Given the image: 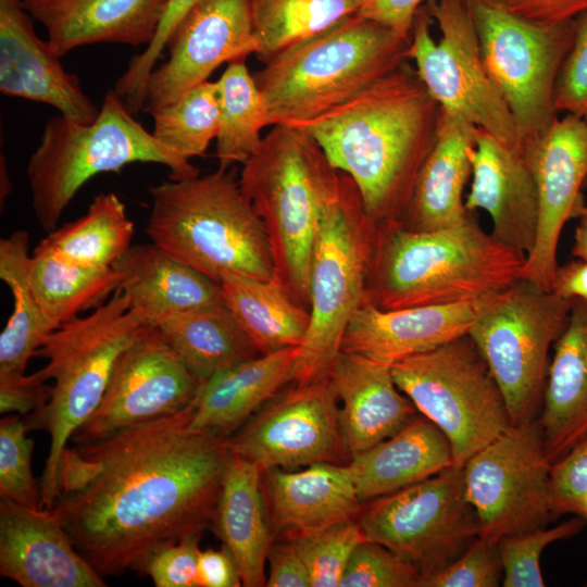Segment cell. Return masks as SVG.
Wrapping results in <instances>:
<instances>
[{"mask_svg": "<svg viewBox=\"0 0 587 587\" xmlns=\"http://www.w3.org/2000/svg\"><path fill=\"white\" fill-rule=\"evenodd\" d=\"M289 384L262 405L237 435L227 437L230 452L261 471L296 470L325 462L347 464L338 398L329 378Z\"/></svg>", "mask_w": 587, "mask_h": 587, "instance_id": "16", "label": "cell"}, {"mask_svg": "<svg viewBox=\"0 0 587 587\" xmlns=\"http://www.w3.org/2000/svg\"><path fill=\"white\" fill-rule=\"evenodd\" d=\"M286 539L292 542L303 560L311 587H340L349 560L364 536L357 519H351Z\"/></svg>", "mask_w": 587, "mask_h": 587, "instance_id": "41", "label": "cell"}, {"mask_svg": "<svg viewBox=\"0 0 587 587\" xmlns=\"http://www.w3.org/2000/svg\"><path fill=\"white\" fill-rule=\"evenodd\" d=\"M511 15L538 25L574 21L587 12V0H483Z\"/></svg>", "mask_w": 587, "mask_h": 587, "instance_id": "50", "label": "cell"}, {"mask_svg": "<svg viewBox=\"0 0 587 587\" xmlns=\"http://www.w3.org/2000/svg\"><path fill=\"white\" fill-rule=\"evenodd\" d=\"M298 351L289 347L260 354L202 383L192 400L190 427L229 437L288 384Z\"/></svg>", "mask_w": 587, "mask_h": 587, "instance_id": "30", "label": "cell"}, {"mask_svg": "<svg viewBox=\"0 0 587 587\" xmlns=\"http://www.w3.org/2000/svg\"><path fill=\"white\" fill-rule=\"evenodd\" d=\"M201 535L186 537L157 550L146 563L143 574L157 587H200L198 559Z\"/></svg>", "mask_w": 587, "mask_h": 587, "instance_id": "49", "label": "cell"}, {"mask_svg": "<svg viewBox=\"0 0 587 587\" xmlns=\"http://www.w3.org/2000/svg\"><path fill=\"white\" fill-rule=\"evenodd\" d=\"M0 91L49 104L82 124L91 123L100 110L48 41L36 35L23 0H0Z\"/></svg>", "mask_w": 587, "mask_h": 587, "instance_id": "23", "label": "cell"}, {"mask_svg": "<svg viewBox=\"0 0 587 587\" xmlns=\"http://www.w3.org/2000/svg\"><path fill=\"white\" fill-rule=\"evenodd\" d=\"M198 1L200 0H170L154 39L140 54L130 60L126 71L115 83L114 90L130 113L137 114L142 110L151 71L155 67L174 28Z\"/></svg>", "mask_w": 587, "mask_h": 587, "instance_id": "45", "label": "cell"}, {"mask_svg": "<svg viewBox=\"0 0 587 587\" xmlns=\"http://www.w3.org/2000/svg\"><path fill=\"white\" fill-rule=\"evenodd\" d=\"M550 460L536 420L511 425L463 466L465 496L475 511L479 536L500 538L547 526Z\"/></svg>", "mask_w": 587, "mask_h": 587, "instance_id": "15", "label": "cell"}, {"mask_svg": "<svg viewBox=\"0 0 587 587\" xmlns=\"http://www.w3.org/2000/svg\"><path fill=\"white\" fill-rule=\"evenodd\" d=\"M525 259L473 215L457 227L426 233L378 223L364 302L395 310L476 300L519 280Z\"/></svg>", "mask_w": 587, "mask_h": 587, "instance_id": "3", "label": "cell"}, {"mask_svg": "<svg viewBox=\"0 0 587 587\" xmlns=\"http://www.w3.org/2000/svg\"><path fill=\"white\" fill-rule=\"evenodd\" d=\"M579 216L587 217V203L584 205L583 210L580 211Z\"/></svg>", "mask_w": 587, "mask_h": 587, "instance_id": "57", "label": "cell"}, {"mask_svg": "<svg viewBox=\"0 0 587 587\" xmlns=\"http://www.w3.org/2000/svg\"><path fill=\"white\" fill-rule=\"evenodd\" d=\"M218 104L216 158L220 168L243 164L260 147L261 132L268 126L261 91L246 59L227 63L215 82Z\"/></svg>", "mask_w": 587, "mask_h": 587, "instance_id": "38", "label": "cell"}, {"mask_svg": "<svg viewBox=\"0 0 587 587\" xmlns=\"http://www.w3.org/2000/svg\"><path fill=\"white\" fill-rule=\"evenodd\" d=\"M426 0H363L358 13L410 40L414 15Z\"/></svg>", "mask_w": 587, "mask_h": 587, "instance_id": "53", "label": "cell"}, {"mask_svg": "<svg viewBox=\"0 0 587 587\" xmlns=\"http://www.w3.org/2000/svg\"><path fill=\"white\" fill-rule=\"evenodd\" d=\"M363 0H251L257 58L266 63L357 13Z\"/></svg>", "mask_w": 587, "mask_h": 587, "instance_id": "39", "label": "cell"}, {"mask_svg": "<svg viewBox=\"0 0 587 587\" xmlns=\"http://www.w3.org/2000/svg\"><path fill=\"white\" fill-rule=\"evenodd\" d=\"M29 278L41 309L54 328L79 316L82 311L105 302L121 284L113 266H77L38 246L30 258Z\"/></svg>", "mask_w": 587, "mask_h": 587, "instance_id": "37", "label": "cell"}, {"mask_svg": "<svg viewBox=\"0 0 587 587\" xmlns=\"http://www.w3.org/2000/svg\"><path fill=\"white\" fill-rule=\"evenodd\" d=\"M261 474L254 463L232 453L212 523L234 555L246 587L265 586L272 546Z\"/></svg>", "mask_w": 587, "mask_h": 587, "instance_id": "31", "label": "cell"}, {"mask_svg": "<svg viewBox=\"0 0 587 587\" xmlns=\"http://www.w3.org/2000/svg\"><path fill=\"white\" fill-rule=\"evenodd\" d=\"M410 40L358 12L277 54L253 77L268 126L314 118L403 62Z\"/></svg>", "mask_w": 587, "mask_h": 587, "instance_id": "6", "label": "cell"}, {"mask_svg": "<svg viewBox=\"0 0 587 587\" xmlns=\"http://www.w3.org/2000/svg\"><path fill=\"white\" fill-rule=\"evenodd\" d=\"M587 189V178L585 180V184H584V190Z\"/></svg>", "mask_w": 587, "mask_h": 587, "instance_id": "58", "label": "cell"}, {"mask_svg": "<svg viewBox=\"0 0 587 587\" xmlns=\"http://www.w3.org/2000/svg\"><path fill=\"white\" fill-rule=\"evenodd\" d=\"M587 499V434L562 458L552 462L550 471V505L552 517L576 515Z\"/></svg>", "mask_w": 587, "mask_h": 587, "instance_id": "48", "label": "cell"}, {"mask_svg": "<svg viewBox=\"0 0 587 587\" xmlns=\"http://www.w3.org/2000/svg\"><path fill=\"white\" fill-rule=\"evenodd\" d=\"M152 134L187 160L202 155L218 132L215 82H204L153 111Z\"/></svg>", "mask_w": 587, "mask_h": 587, "instance_id": "40", "label": "cell"}, {"mask_svg": "<svg viewBox=\"0 0 587 587\" xmlns=\"http://www.w3.org/2000/svg\"><path fill=\"white\" fill-rule=\"evenodd\" d=\"M377 223L346 174L338 199L326 211L315 239L310 273V325L289 383L328 378L347 327L364 303L365 282Z\"/></svg>", "mask_w": 587, "mask_h": 587, "instance_id": "9", "label": "cell"}, {"mask_svg": "<svg viewBox=\"0 0 587 587\" xmlns=\"http://www.w3.org/2000/svg\"><path fill=\"white\" fill-rule=\"evenodd\" d=\"M399 389L448 438L464 464L511 425L504 397L469 334L391 365Z\"/></svg>", "mask_w": 587, "mask_h": 587, "instance_id": "10", "label": "cell"}, {"mask_svg": "<svg viewBox=\"0 0 587 587\" xmlns=\"http://www.w3.org/2000/svg\"><path fill=\"white\" fill-rule=\"evenodd\" d=\"M261 480L272 532L285 538L357 519L362 507L348 463L274 467L262 471Z\"/></svg>", "mask_w": 587, "mask_h": 587, "instance_id": "25", "label": "cell"}, {"mask_svg": "<svg viewBox=\"0 0 587 587\" xmlns=\"http://www.w3.org/2000/svg\"><path fill=\"white\" fill-rule=\"evenodd\" d=\"M586 521L575 515L557 526H547L500 538L497 544L504 587H544L540 555L550 544L577 535Z\"/></svg>", "mask_w": 587, "mask_h": 587, "instance_id": "42", "label": "cell"}, {"mask_svg": "<svg viewBox=\"0 0 587 587\" xmlns=\"http://www.w3.org/2000/svg\"><path fill=\"white\" fill-rule=\"evenodd\" d=\"M522 152L538 191L539 226L521 278L550 291L559 265L561 232L570 220L578 218L586 204L587 120L572 114L558 116L544 133L525 142Z\"/></svg>", "mask_w": 587, "mask_h": 587, "instance_id": "18", "label": "cell"}, {"mask_svg": "<svg viewBox=\"0 0 587 587\" xmlns=\"http://www.w3.org/2000/svg\"><path fill=\"white\" fill-rule=\"evenodd\" d=\"M574 40L561 66L555 89L558 113L587 120V12L574 20Z\"/></svg>", "mask_w": 587, "mask_h": 587, "instance_id": "47", "label": "cell"}, {"mask_svg": "<svg viewBox=\"0 0 587 587\" xmlns=\"http://www.w3.org/2000/svg\"><path fill=\"white\" fill-rule=\"evenodd\" d=\"M586 586H587V584H586Z\"/></svg>", "mask_w": 587, "mask_h": 587, "instance_id": "59", "label": "cell"}, {"mask_svg": "<svg viewBox=\"0 0 587 587\" xmlns=\"http://www.w3.org/2000/svg\"><path fill=\"white\" fill-rule=\"evenodd\" d=\"M136 162L168 167L170 179L199 175L189 160L134 118L114 89L107 91L91 123H77L62 114L52 116L27 163L32 205L39 225L48 233L55 229L86 182Z\"/></svg>", "mask_w": 587, "mask_h": 587, "instance_id": "8", "label": "cell"}, {"mask_svg": "<svg viewBox=\"0 0 587 587\" xmlns=\"http://www.w3.org/2000/svg\"><path fill=\"white\" fill-rule=\"evenodd\" d=\"M134 223L113 192L97 195L87 213L48 233L38 247L87 268H109L130 248Z\"/></svg>", "mask_w": 587, "mask_h": 587, "instance_id": "36", "label": "cell"}, {"mask_svg": "<svg viewBox=\"0 0 587 587\" xmlns=\"http://www.w3.org/2000/svg\"><path fill=\"white\" fill-rule=\"evenodd\" d=\"M168 58L147 80L142 111H153L177 100L208 80L223 63L254 53L251 0H200L168 37Z\"/></svg>", "mask_w": 587, "mask_h": 587, "instance_id": "19", "label": "cell"}, {"mask_svg": "<svg viewBox=\"0 0 587 587\" xmlns=\"http://www.w3.org/2000/svg\"><path fill=\"white\" fill-rule=\"evenodd\" d=\"M572 255L587 263V217L579 216L575 228Z\"/></svg>", "mask_w": 587, "mask_h": 587, "instance_id": "56", "label": "cell"}, {"mask_svg": "<svg viewBox=\"0 0 587 587\" xmlns=\"http://www.w3.org/2000/svg\"><path fill=\"white\" fill-rule=\"evenodd\" d=\"M200 385L153 324L122 352L100 404L72 440L92 442L178 412L192 402Z\"/></svg>", "mask_w": 587, "mask_h": 587, "instance_id": "17", "label": "cell"}, {"mask_svg": "<svg viewBox=\"0 0 587 587\" xmlns=\"http://www.w3.org/2000/svg\"><path fill=\"white\" fill-rule=\"evenodd\" d=\"M328 378L338 398V420L349 461L395 435L417 409L397 386L391 365L341 351Z\"/></svg>", "mask_w": 587, "mask_h": 587, "instance_id": "24", "label": "cell"}, {"mask_svg": "<svg viewBox=\"0 0 587 587\" xmlns=\"http://www.w3.org/2000/svg\"><path fill=\"white\" fill-rule=\"evenodd\" d=\"M502 577L497 541L479 536L447 566L422 578L420 587H497Z\"/></svg>", "mask_w": 587, "mask_h": 587, "instance_id": "46", "label": "cell"}, {"mask_svg": "<svg viewBox=\"0 0 587 587\" xmlns=\"http://www.w3.org/2000/svg\"><path fill=\"white\" fill-rule=\"evenodd\" d=\"M407 58L442 111L522 152L514 118L484 65L469 0H426Z\"/></svg>", "mask_w": 587, "mask_h": 587, "instance_id": "11", "label": "cell"}, {"mask_svg": "<svg viewBox=\"0 0 587 587\" xmlns=\"http://www.w3.org/2000/svg\"><path fill=\"white\" fill-rule=\"evenodd\" d=\"M357 521L365 540L414 565L422 578L447 566L479 537L464 470L457 465L369 501Z\"/></svg>", "mask_w": 587, "mask_h": 587, "instance_id": "14", "label": "cell"}, {"mask_svg": "<svg viewBox=\"0 0 587 587\" xmlns=\"http://www.w3.org/2000/svg\"><path fill=\"white\" fill-rule=\"evenodd\" d=\"M550 291L567 299L587 300V263L574 259L563 265H558Z\"/></svg>", "mask_w": 587, "mask_h": 587, "instance_id": "55", "label": "cell"}, {"mask_svg": "<svg viewBox=\"0 0 587 587\" xmlns=\"http://www.w3.org/2000/svg\"><path fill=\"white\" fill-rule=\"evenodd\" d=\"M537 421L552 462L587 434V300L573 299L553 344Z\"/></svg>", "mask_w": 587, "mask_h": 587, "instance_id": "28", "label": "cell"}, {"mask_svg": "<svg viewBox=\"0 0 587 587\" xmlns=\"http://www.w3.org/2000/svg\"><path fill=\"white\" fill-rule=\"evenodd\" d=\"M222 297L261 354L300 347L310 325V311L295 302L274 274L270 279L226 273Z\"/></svg>", "mask_w": 587, "mask_h": 587, "instance_id": "34", "label": "cell"}, {"mask_svg": "<svg viewBox=\"0 0 587 587\" xmlns=\"http://www.w3.org/2000/svg\"><path fill=\"white\" fill-rule=\"evenodd\" d=\"M133 308L152 320L223 303L218 283L155 243L130 246L113 265Z\"/></svg>", "mask_w": 587, "mask_h": 587, "instance_id": "32", "label": "cell"}, {"mask_svg": "<svg viewBox=\"0 0 587 587\" xmlns=\"http://www.w3.org/2000/svg\"><path fill=\"white\" fill-rule=\"evenodd\" d=\"M0 574L22 587H104L52 508L0 500Z\"/></svg>", "mask_w": 587, "mask_h": 587, "instance_id": "20", "label": "cell"}, {"mask_svg": "<svg viewBox=\"0 0 587 587\" xmlns=\"http://www.w3.org/2000/svg\"><path fill=\"white\" fill-rule=\"evenodd\" d=\"M25 421L18 414L0 421V496L28 505L40 507V488L37 487L32 454L34 440L27 437Z\"/></svg>", "mask_w": 587, "mask_h": 587, "instance_id": "43", "label": "cell"}, {"mask_svg": "<svg viewBox=\"0 0 587 587\" xmlns=\"http://www.w3.org/2000/svg\"><path fill=\"white\" fill-rule=\"evenodd\" d=\"M30 258L26 230L13 232L0 240V278L14 300L13 312L0 336V376L24 374L29 359L55 329L32 287Z\"/></svg>", "mask_w": 587, "mask_h": 587, "instance_id": "35", "label": "cell"}, {"mask_svg": "<svg viewBox=\"0 0 587 587\" xmlns=\"http://www.w3.org/2000/svg\"><path fill=\"white\" fill-rule=\"evenodd\" d=\"M345 178L310 134L289 125H275L263 136L238 178L264 226L275 275L308 310L315 239Z\"/></svg>", "mask_w": 587, "mask_h": 587, "instance_id": "4", "label": "cell"}, {"mask_svg": "<svg viewBox=\"0 0 587 587\" xmlns=\"http://www.w3.org/2000/svg\"><path fill=\"white\" fill-rule=\"evenodd\" d=\"M147 235L178 261L216 283L226 273L274 276L264 226L230 167L150 188Z\"/></svg>", "mask_w": 587, "mask_h": 587, "instance_id": "7", "label": "cell"}, {"mask_svg": "<svg viewBox=\"0 0 587 587\" xmlns=\"http://www.w3.org/2000/svg\"><path fill=\"white\" fill-rule=\"evenodd\" d=\"M504 291L463 303L395 310H382L364 302L347 327L341 351L392 365L469 334Z\"/></svg>", "mask_w": 587, "mask_h": 587, "instance_id": "21", "label": "cell"}, {"mask_svg": "<svg viewBox=\"0 0 587 587\" xmlns=\"http://www.w3.org/2000/svg\"><path fill=\"white\" fill-rule=\"evenodd\" d=\"M362 503L429 478L453 465L445 434L416 414L395 435L355 454L348 462Z\"/></svg>", "mask_w": 587, "mask_h": 587, "instance_id": "29", "label": "cell"}, {"mask_svg": "<svg viewBox=\"0 0 587 587\" xmlns=\"http://www.w3.org/2000/svg\"><path fill=\"white\" fill-rule=\"evenodd\" d=\"M153 324L201 384L261 354L224 302L165 314Z\"/></svg>", "mask_w": 587, "mask_h": 587, "instance_id": "33", "label": "cell"}, {"mask_svg": "<svg viewBox=\"0 0 587 587\" xmlns=\"http://www.w3.org/2000/svg\"><path fill=\"white\" fill-rule=\"evenodd\" d=\"M440 107L409 61L346 102L289 126L355 184L375 223L398 222L437 137Z\"/></svg>", "mask_w": 587, "mask_h": 587, "instance_id": "2", "label": "cell"}, {"mask_svg": "<svg viewBox=\"0 0 587 587\" xmlns=\"http://www.w3.org/2000/svg\"><path fill=\"white\" fill-rule=\"evenodd\" d=\"M200 587L242 586L238 564L224 545L220 549L201 550L198 559Z\"/></svg>", "mask_w": 587, "mask_h": 587, "instance_id": "54", "label": "cell"}, {"mask_svg": "<svg viewBox=\"0 0 587 587\" xmlns=\"http://www.w3.org/2000/svg\"><path fill=\"white\" fill-rule=\"evenodd\" d=\"M469 158L472 183L466 209L486 211L492 236L526 258L537 238L539 198L524 154L476 127Z\"/></svg>", "mask_w": 587, "mask_h": 587, "instance_id": "22", "label": "cell"}, {"mask_svg": "<svg viewBox=\"0 0 587 587\" xmlns=\"http://www.w3.org/2000/svg\"><path fill=\"white\" fill-rule=\"evenodd\" d=\"M420 571L380 544L362 540L354 549L340 587H420Z\"/></svg>", "mask_w": 587, "mask_h": 587, "instance_id": "44", "label": "cell"}, {"mask_svg": "<svg viewBox=\"0 0 587 587\" xmlns=\"http://www.w3.org/2000/svg\"><path fill=\"white\" fill-rule=\"evenodd\" d=\"M267 587H311L307 566L289 539L272 544L267 557Z\"/></svg>", "mask_w": 587, "mask_h": 587, "instance_id": "52", "label": "cell"}, {"mask_svg": "<svg viewBox=\"0 0 587 587\" xmlns=\"http://www.w3.org/2000/svg\"><path fill=\"white\" fill-rule=\"evenodd\" d=\"M170 0H23L40 22L53 52L63 57L80 46L111 42L148 47Z\"/></svg>", "mask_w": 587, "mask_h": 587, "instance_id": "26", "label": "cell"}, {"mask_svg": "<svg viewBox=\"0 0 587 587\" xmlns=\"http://www.w3.org/2000/svg\"><path fill=\"white\" fill-rule=\"evenodd\" d=\"M152 317L133 308L121 286L86 316H77L55 328L36 351L47 360L35 372L41 380H53L46 405L24 419L27 429L50 435L49 453L40 483V507H53L59 469L74 434L95 413L122 352L148 327Z\"/></svg>", "mask_w": 587, "mask_h": 587, "instance_id": "5", "label": "cell"}, {"mask_svg": "<svg viewBox=\"0 0 587 587\" xmlns=\"http://www.w3.org/2000/svg\"><path fill=\"white\" fill-rule=\"evenodd\" d=\"M486 71L516 124L521 148L559 113L554 89L574 40V21L526 22L483 0H469Z\"/></svg>", "mask_w": 587, "mask_h": 587, "instance_id": "13", "label": "cell"}, {"mask_svg": "<svg viewBox=\"0 0 587 587\" xmlns=\"http://www.w3.org/2000/svg\"><path fill=\"white\" fill-rule=\"evenodd\" d=\"M573 299L520 278L471 328L504 397L512 425L536 420L550 365Z\"/></svg>", "mask_w": 587, "mask_h": 587, "instance_id": "12", "label": "cell"}, {"mask_svg": "<svg viewBox=\"0 0 587 587\" xmlns=\"http://www.w3.org/2000/svg\"><path fill=\"white\" fill-rule=\"evenodd\" d=\"M476 127L440 109L436 141L414 184L398 223L414 233L457 227L472 215L463 191L472 176L469 149Z\"/></svg>", "mask_w": 587, "mask_h": 587, "instance_id": "27", "label": "cell"}, {"mask_svg": "<svg viewBox=\"0 0 587 587\" xmlns=\"http://www.w3.org/2000/svg\"><path fill=\"white\" fill-rule=\"evenodd\" d=\"M192 402L67 448L52 509L102 576L143 573L160 548L212 525L232 452L227 437L190 427Z\"/></svg>", "mask_w": 587, "mask_h": 587, "instance_id": "1", "label": "cell"}, {"mask_svg": "<svg viewBox=\"0 0 587 587\" xmlns=\"http://www.w3.org/2000/svg\"><path fill=\"white\" fill-rule=\"evenodd\" d=\"M51 391L35 373L0 376V412L27 416L46 405Z\"/></svg>", "mask_w": 587, "mask_h": 587, "instance_id": "51", "label": "cell"}]
</instances>
